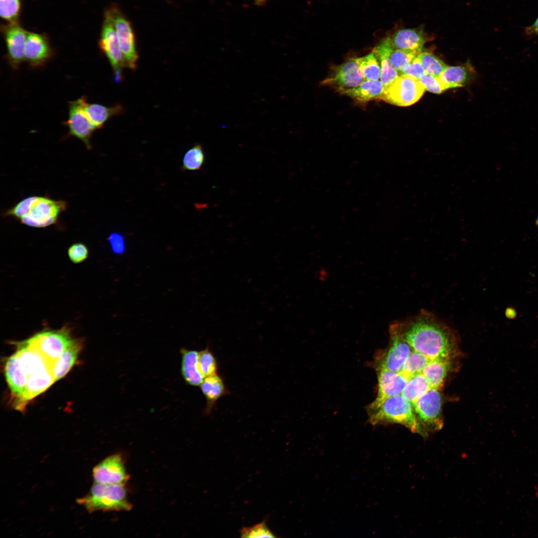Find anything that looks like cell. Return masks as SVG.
<instances>
[{"instance_id": "1", "label": "cell", "mask_w": 538, "mask_h": 538, "mask_svg": "<svg viewBox=\"0 0 538 538\" xmlns=\"http://www.w3.org/2000/svg\"><path fill=\"white\" fill-rule=\"evenodd\" d=\"M404 339L412 350L429 359H452L458 348L455 332L434 313L425 309L396 323Z\"/></svg>"}, {"instance_id": "2", "label": "cell", "mask_w": 538, "mask_h": 538, "mask_svg": "<svg viewBox=\"0 0 538 538\" xmlns=\"http://www.w3.org/2000/svg\"><path fill=\"white\" fill-rule=\"evenodd\" d=\"M372 424L394 423L403 425L411 431L423 434V429L412 404L402 395L375 400L368 409Z\"/></svg>"}, {"instance_id": "3", "label": "cell", "mask_w": 538, "mask_h": 538, "mask_svg": "<svg viewBox=\"0 0 538 538\" xmlns=\"http://www.w3.org/2000/svg\"><path fill=\"white\" fill-rule=\"evenodd\" d=\"M89 513L129 511L132 505L128 499L125 485L94 482L85 496L77 500Z\"/></svg>"}, {"instance_id": "4", "label": "cell", "mask_w": 538, "mask_h": 538, "mask_svg": "<svg viewBox=\"0 0 538 538\" xmlns=\"http://www.w3.org/2000/svg\"><path fill=\"white\" fill-rule=\"evenodd\" d=\"M104 17L109 18L115 27L127 67L135 70L137 68L138 54L135 34L131 22L116 4H112L107 8Z\"/></svg>"}, {"instance_id": "5", "label": "cell", "mask_w": 538, "mask_h": 538, "mask_svg": "<svg viewBox=\"0 0 538 538\" xmlns=\"http://www.w3.org/2000/svg\"><path fill=\"white\" fill-rule=\"evenodd\" d=\"M425 88L419 79L402 74L392 83L384 86L380 99L400 107H406L417 102L422 96Z\"/></svg>"}, {"instance_id": "6", "label": "cell", "mask_w": 538, "mask_h": 538, "mask_svg": "<svg viewBox=\"0 0 538 538\" xmlns=\"http://www.w3.org/2000/svg\"><path fill=\"white\" fill-rule=\"evenodd\" d=\"M67 327L58 330H47L39 332L24 342L39 350L47 360L53 364L54 361L75 340Z\"/></svg>"}, {"instance_id": "7", "label": "cell", "mask_w": 538, "mask_h": 538, "mask_svg": "<svg viewBox=\"0 0 538 538\" xmlns=\"http://www.w3.org/2000/svg\"><path fill=\"white\" fill-rule=\"evenodd\" d=\"M67 207L65 201L37 196L28 213L19 221L29 227H46L56 223L59 216Z\"/></svg>"}, {"instance_id": "8", "label": "cell", "mask_w": 538, "mask_h": 538, "mask_svg": "<svg viewBox=\"0 0 538 538\" xmlns=\"http://www.w3.org/2000/svg\"><path fill=\"white\" fill-rule=\"evenodd\" d=\"M98 45L111 66L115 81L121 82L123 79V69L127 65L115 27L111 20L106 17L102 24Z\"/></svg>"}, {"instance_id": "9", "label": "cell", "mask_w": 538, "mask_h": 538, "mask_svg": "<svg viewBox=\"0 0 538 538\" xmlns=\"http://www.w3.org/2000/svg\"><path fill=\"white\" fill-rule=\"evenodd\" d=\"M87 102V98L82 96L69 102L68 118L64 125L68 128V135L81 140L87 149H90L92 148L90 139L95 130L85 112Z\"/></svg>"}, {"instance_id": "10", "label": "cell", "mask_w": 538, "mask_h": 538, "mask_svg": "<svg viewBox=\"0 0 538 538\" xmlns=\"http://www.w3.org/2000/svg\"><path fill=\"white\" fill-rule=\"evenodd\" d=\"M365 80L356 59H353L333 68L321 84L330 87L344 95L349 90L359 86Z\"/></svg>"}, {"instance_id": "11", "label": "cell", "mask_w": 538, "mask_h": 538, "mask_svg": "<svg viewBox=\"0 0 538 538\" xmlns=\"http://www.w3.org/2000/svg\"><path fill=\"white\" fill-rule=\"evenodd\" d=\"M442 396L438 390L431 388L412 404L414 412L425 425L435 430L443 423L442 416Z\"/></svg>"}, {"instance_id": "12", "label": "cell", "mask_w": 538, "mask_h": 538, "mask_svg": "<svg viewBox=\"0 0 538 538\" xmlns=\"http://www.w3.org/2000/svg\"><path fill=\"white\" fill-rule=\"evenodd\" d=\"M1 30L6 48V60L12 68L17 69L25 60L24 51L28 32L18 23L2 25Z\"/></svg>"}, {"instance_id": "13", "label": "cell", "mask_w": 538, "mask_h": 538, "mask_svg": "<svg viewBox=\"0 0 538 538\" xmlns=\"http://www.w3.org/2000/svg\"><path fill=\"white\" fill-rule=\"evenodd\" d=\"M92 474L95 482L107 484L125 485L130 479L120 454L106 458L94 467Z\"/></svg>"}, {"instance_id": "14", "label": "cell", "mask_w": 538, "mask_h": 538, "mask_svg": "<svg viewBox=\"0 0 538 538\" xmlns=\"http://www.w3.org/2000/svg\"><path fill=\"white\" fill-rule=\"evenodd\" d=\"M391 344L379 367L402 373L404 363L413 351L402 336L396 323L391 327Z\"/></svg>"}, {"instance_id": "15", "label": "cell", "mask_w": 538, "mask_h": 538, "mask_svg": "<svg viewBox=\"0 0 538 538\" xmlns=\"http://www.w3.org/2000/svg\"><path fill=\"white\" fill-rule=\"evenodd\" d=\"M54 56V51L45 34L28 32L25 46L24 59L31 68L44 66Z\"/></svg>"}, {"instance_id": "16", "label": "cell", "mask_w": 538, "mask_h": 538, "mask_svg": "<svg viewBox=\"0 0 538 538\" xmlns=\"http://www.w3.org/2000/svg\"><path fill=\"white\" fill-rule=\"evenodd\" d=\"M55 382L50 367H45L29 375L22 395L14 403L16 408L23 407L27 402L44 392Z\"/></svg>"}, {"instance_id": "17", "label": "cell", "mask_w": 538, "mask_h": 538, "mask_svg": "<svg viewBox=\"0 0 538 538\" xmlns=\"http://www.w3.org/2000/svg\"><path fill=\"white\" fill-rule=\"evenodd\" d=\"M408 378L403 373H396L378 367V390L375 400L402 395Z\"/></svg>"}, {"instance_id": "18", "label": "cell", "mask_w": 538, "mask_h": 538, "mask_svg": "<svg viewBox=\"0 0 538 538\" xmlns=\"http://www.w3.org/2000/svg\"><path fill=\"white\" fill-rule=\"evenodd\" d=\"M395 49L418 55L426 42V37L422 28H403L390 36Z\"/></svg>"}, {"instance_id": "19", "label": "cell", "mask_w": 538, "mask_h": 538, "mask_svg": "<svg viewBox=\"0 0 538 538\" xmlns=\"http://www.w3.org/2000/svg\"><path fill=\"white\" fill-rule=\"evenodd\" d=\"M4 370L8 387L17 401L23 393L28 376L22 368L16 352L6 359Z\"/></svg>"}, {"instance_id": "20", "label": "cell", "mask_w": 538, "mask_h": 538, "mask_svg": "<svg viewBox=\"0 0 538 538\" xmlns=\"http://www.w3.org/2000/svg\"><path fill=\"white\" fill-rule=\"evenodd\" d=\"M15 344L17 346L16 353L20 363L28 376L45 367L52 369V364L39 350L29 346L24 340Z\"/></svg>"}, {"instance_id": "21", "label": "cell", "mask_w": 538, "mask_h": 538, "mask_svg": "<svg viewBox=\"0 0 538 538\" xmlns=\"http://www.w3.org/2000/svg\"><path fill=\"white\" fill-rule=\"evenodd\" d=\"M393 48L390 37L388 36L382 40L372 52L379 62L381 68L380 80L384 86L392 83L399 76V73L393 67L390 59V55Z\"/></svg>"}, {"instance_id": "22", "label": "cell", "mask_w": 538, "mask_h": 538, "mask_svg": "<svg viewBox=\"0 0 538 538\" xmlns=\"http://www.w3.org/2000/svg\"><path fill=\"white\" fill-rule=\"evenodd\" d=\"M200 387L207 401L204 411L206 414L211 412L220 398L230 393L223 379L218 374L205 377Z\"/></svg>"}, {"instance_id": "23", "label": "cell", "mask_w": 538, "mask_h": 538, "mask_svg": "<svg viewBox=\"0 0 538 538\" xmlns=\"http://www.w3.org/2000/svg\"><path fill=\"white\" fill-rule=\"evenodd\" d=\"M181 354V372L186 383L193 386H198L203 382L204 377L198 366L199 352L182 348Z\"/></svg>"}, {"instance_id": "24", "label": "cell", "mask_w": 538, "mask_h": 538, "mask_svg": "<svg viewBox=\"0 0 538 538\" xmlns=\"http://www.w3.org/2000/svg\"><path fill=\"white\" fill-rule=\"evenodd\" d=\"M81 348V342L75 339L54 361L52 372L55 382L64 377L74 365Z\"/></svg>"}, {"instance_id": "25", "label": "cell", "mask_w": 538, "mask_h": 538, "mask_svg": "<svg viewBox=\"0 0 538 538\" xmlns=\"http://www.w3.org/2000/svg\"><path fill=\"white\" fill-rule=\"evenodd\" d=\"M85 110L95 130L102 128L111 117L122 115L125 112L123 106L120 104L107 107L99 104H90L87 102Z\"/></svg>"}, {"instance_id": "26", "label": "cell", "mask_w": 538, "mask_h": 538, "mask_svg": "<svg viewBox=\"0 0 538 538\" xmlns=\"http://www.w3.org/2000/svg\"><path fill=\"white\" fill-rule=\"evenodd\" d=\"M451 360L445 358L430 359L421 373L428 381L431 388L439 390L442 387L450 370Z\"/></svg>"}, {"instance_id": "27", "label": "cell", "mask_w": 538, "mask_h": 538, "mask_svg": "<svg viewBox=\"0 0 538 538\" xmlns=\"http://www.w3.org/2000/svg\"><path fill=\"white\" fill-rule=\"evenodd\" d=\"M384 89V86L379 80H365L359 86L349 90L344 95L359 104H364L372 100L380 99Z\"/></svg>"}, {"instance_id": "28", "label": "cell", "mask_w": 538, "mask_h": 538, "mask_svg": "<svg viewBox=\"0 0 538 538\" xmlns=\"http://www.w3.org/2000/svg\"><path fill=\"white\" fill-rule=\"evenodd\" d=\"M469 72L462 66H448L437 78L444 91L463 86L469 80Z\"/></svg>"}, {"instance_id": "29", "label": "cell", "mask_w": 538, "mask_h": 538, "mask_svg": "<svg viewBox=\"0 0 538 538\" xmlns=\"http://www.w3.org/2000/svg\"><path fill=\"white\" fill-rule=\"evenodd\" d=\"M431 388L428 381L421 373L408 378L402 395L413 404Z\"/></svg>"}, {"instance_id": "30", "label": "cell", "mask_w": 538, "mask_h": 538, "mask_svg": "<svg viewBox=\"0 0 538 538\" xmlns=\"http://www.w3.org/2000/svg\"><path fill=\"white\" fill-rule=\"evenodd\" d=\"M205 155L202 146L197 143L189 148L185 153L182 160V170L196 171L203 166Z\"/></svg>"}, {"instance_id": "31", "label": "cell", "mask_w": 538, "mask_h": 538, "mask_svg": "<svg viewBox=\"0 0 538 538\" xmlns=\"http://www.w3.org/2000/svg\"><path fill=\"white\" fill-rule=\"evenodd\" d=\"M356 60L365 80H379L380 79V64L373 52L356 58Z\"/></svg>"}, {"instance_id": "32", "label": "cell", "mask_w": 538, "mask_h": 538, "mask_svg": "<svg viewBox=\"0 0 538 538\" xmlns=\"http://www.w3.org/2000/svg\"><path fill=\"white\" fill-rule=\"evenodd\" d=\"M429 360L422 354L413 350L405 360L402 373L408 378L421 373Z\"/></svg>"}, {"instance_id": "33", "label": "cell", "mask_w": 538, "mask_h": 538, "mask_svg": "<svg viewBox=\"0 0 538 538\" xmlns=\"http://www.w3.org/2000/svg\"><path fill=\"white\" fill-rule=\"evenodd\" d=\"M419 58L425 71L432 76L438 78L447 65L442 60L432 53L428 52H421Z\"/></svg>"}, {"instance_id": "34", "label": "cell", "mask_w": 538, "mask_h": 538, "mask_svg": "<svg viewBox=\"0 0 538 538\" xmlns=\"http://www.w3.org/2000/svg\"><path fill=\"white\" fill-rule=\"evenodd\" d=\"M198 366L204 378L218 374L217 359L208 347L199 352Z\"/></svg>"}, {"instance_id": "35", "label": "cell", "mask_w": 538, "mask_h": 538, "mask_svg": "<svg viewBox=\"0 0 538 538\" xmlns=\"http://www.w3.org/2000/svg\"><path fill=\"white\" fill-rule=\"evenodd\" d=\"M21 8L20 0H0V17L8 23H18Z\"/></svg>"}, {"instance_id": "36", "label": "cell", "mask_w": 538, "mask_h": 538, "mask_svg": "<svg viewBox=\"0 0 538 538\" xmlns=\"http://www.w3.org/2000/svg\"><path fill=\"white\" fill-rule=\"evenodd\" d=\"M37 198V196H31L22 199L13 207L7 210L5 212L4 216L20 220L28 213Z\"/></svg>"}, {"instance_id": "37", "label": "cell", "mask_w": 538, "mask_h": 538, "mask_svg": "<svg viewBox=\"0 0 538 538\" xmlns=\"http://www.w3.org/2000/svg\"><path fill=\"white\" fill-rule=\"evenodd\" d=\"M418 55L393 48L390 59L393 67L399 73L406 64L412 61Z\"/></svg>"}, {"instance_id": "38", "label": "cell", "mask_w": 538, "mask_h": 538, "mask_svg": "<svg viewBox=\"0 0 538 538\" xmlns=\"http://www.w3.org/2000/svg\"><path fill=\"white\" fill-rule=\"evenodd\" d=\"M242 538H274L275 536L268 528L265 522L253 527H243L240 531Z\"/></svg>"}, {"instance_id": "39", "label": "cell", "mask_w": 538, "mask_h": 538, "mask_svg": "<svg viewBox=\"0 0 538 538\" xmlns=\"http://www.w3.org/2000/svg\"><path fill=\"white\" fill-rule=\"evenodd\" d=\"M88 254V248L81 243L73 244L68 250L69 258L74 264H79L84 261L87 258Z\"/></svg>"}, {"instance_id": "40", "label": "cell", "mask_w": 538, "mask_h": 538, "mask_svg": "<svg viewBox=\"0 0 538 538\" xmlns=\"http://www.w3.org/2000/svg\"><path fill=\"white\" fill-rule=\"evenodd\" d=\"M426 73L417 56L412 61L402 68L399 75L405 74L419 79Z\"/></svg>"}, {"instance_id": "41", "label": "cell", "mask_w": 538, "mask_h": 538, "mask_svg": "<svg viewBox=\"0 0 538 538\" xmlns=\"http://www.w3.org/2000/svg\"><path fill=\"white\" fill-rule=\"evenodd\" d=\"M419 80L425 89L430 92L440 94L444 91L437 78L431 74L426 73Z\"/></svg>"}, {"instance_id": "42", "label": "cell", "mask_w": 538, "mask_h": 538, "mask_svg": "<svg viewBox=\"0 0 538 538\" xmlns=\"http://www.w3.org/2000/svg\"><path fill=\"white\" fill-rule=\"evenodd\" d=\"M113 251L119 253L124 250V240L121 235L117 233L111 234L108 238Z\"/></svg>"}, {"instance_id": "43", "label": "cell", "mask_w": 538, "mask_h": 538, "mask_svg": "<svg viewBox=\"0 0 538 538\" xmlns=\"http://www.w3.org/2000/svg\"><path fill=\"white\" fill-rule=\"evenodd\" d=\"M526 31L529 34H536L538 35V17L532 25L526 28Z\"/></svg>"}, {"instance_id": "44", "label": "cell", "mask_w": 538, "mask_h": 538, "mask_svg": "<svg viewBox=\"0 0 538 538\" xmlns=\"http://www.w3.org/2000/svg\"><path fill=\"white\" fill-rule=\"evenodd\" d=\"M269 0H253L254 3L258 6H264L266 4Z\"/></svg>"}, {"instance_id": "45", "label": "cell", "mask_w": 538, "mask_h": 538, "mask_svg": "<svg viewBox=\"0 0 538 538\" xmlns=\"http://www.w3.org/2000/svg\"><path fill=\"white\" fill-rule=\"evenodd\" d=\"M536 224L538 226V218H537V220H536Z\"/></svg>"}]
</instances>
